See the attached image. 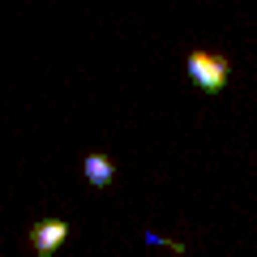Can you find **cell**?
<instances>
[{
    "instance_id": "3",
    "label": "cell",
    "mask_w": 257,
    "mask_h": 257,
    "mask_svg": "<svg viewBox=\"0 0 257 257\" xmlns=\"http://www.w3.org/2000/svg\"><path fill=\"white\" fill-rule=\"evenodd\" d=\"M82 172H86V180H90L94 189H107V184L116 180V163H111L107 155H86L82 159Z\"/></svg>"
},
{
    "instance_id": "2",
    "label": "cell",
    "mask_w": 257,
    "mask_h": 257,
    "mask_svg": "<svg viewBox=\"0 0 257 257\" xmlns=\"http://www.w3.org/2000/svg\"><path fill=\"white\" fill-rule=\"evenodd\" d=\"M64 240H69V223L64 219H43V223L30 227V248H35V257H52Z\"/></svg>"
},
{
    "instance_id": "1",
    "label": "cell",
    "mask_w": 257,
    "mask_h": 257,
    "mask_svg": "<svg viewBox=\"0 0 257 257\" xmlns=\"http://www.w3.org/2000/svg\"><path fill=\"white\" fill-rule=\"evenodd\" d=\"M227 73H231L227 56H219V52H202V47H193V52H189V77L197 82V90H206V94H223Z\"/></svg>"
}]
</instances>
